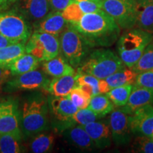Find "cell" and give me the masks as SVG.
Here are the masks:
<instances>
[{"mask_svg":"<svg viewBox=\"0 0 153 153\" xmlns=\"http://www.w3.org/2000/svg\"><path fill=\"white\" fill-rule=\"evenodd\" d=\"M70 24L87 38L93 48L111 46L116 43L121 30L114 19L102 9L85 14L79 22Z\"/></svg>","mask_w":153,"mask_h":153,"instance_id":"6da1fadb","label":"cell"},{"mask_svg":"<svg viewBox=\"0 0 153 153\" xmlns=\"http://www.w3.org/2000/svg\"><path fill=\"white\" fill-rule=\"evenodd\" d=\"M125 67L117 53L111 49L101 48L89 53L77 68V72L91 74L99 79H103Z\"/></svg>","mask_w":153,"mask_h":153,"instance_id":"7a4b0ae2","label":"cell"},{"mask_svg":"<svg viewBox=\"0 0 153 153\" xmlns=\"http://www.w3.org/2000/svg\"><path fill=\"white\" fill-rule=\"evenodd\" d=\"M153 33L139 28L125 30L116 41L117 54L126 67L132 68L144 53Z\"/></svg>","mask_w":153,"mask_h":153,"instance_id":"3957f363","label":"cell"},{"mask_svg":"<svg viewBox=\"0 0 153 153\" xmlns=\"http://www.w3.org/2000/svg\"><path fill=\"white\" fill-rule=\"evenodd\" d=\"M48 107L46 99L38 97L30 99L23 105L20 114V127L25 138L33 137L46 129Z\"/></svg>","mask_w":153,"mask_h":153,"instance_id":"277c9868","label":"cell"},{"mask_svg":"<svg viewBox=\"0 0 153 153\" xmlns=\"http://www.w3.org/2000/svg\"><path fill=\"white\" fill-rule=\"evenodd\" d=\"M59 40L62 56L73 68H78L83 62L93 48L70 23L59 36Z\"/></svg>","mask_w":153,"mask_h":153,"instance_id":"5b68a950","label":"cell"},{"mask_svg":"<svg viewBox=\"0 0 153 153\" xmlns=\"http://www.w3.org/2000/svg\"><path fill=\"white\" fill-rule=\"evenodd\" d=\"M0 33L13 43L26 44L31 35V26L16 9L0 12Z\"/></svg>","mask_w":153,"mask_h":153,"instance_id":"8992f818","label":"cell"},{"mask_svg":"<svg viewBox=\"0 0 153 153\" xmlns=\"http://www.w3.org/2000/svg\"><path fill=\"white\" fill-rule=\"evenodd\" d=\"M26 52L34 55L40 61L51 60L60 53L59 36L34 31L26 43Z\"/></svg>","mask_w":153,"mask_h":153,"instance_id":"52a82bcc","label":"cell"},{"mask_svg":"<svg viewBox=\"0 0 153 153\" xmlns=\"http://www.w3.org/2000/svg\"><path fill=\"white\" fill-rule=\"evenodd\" d=\"M102 10L111 16L121 29L135 27L136 0H102Z\"/></svg>","mask_w":153,"mask_h":153,"instance_id":"ba28073f","label":"cell"},{"mask_svg":"<svg viewBox=\"0 0 153 153\" xmlns=\"http://www.w3.org/2000/svg\"><path fill=\"white\" fill-rule=\"evenodd\" d=\"M51 114L54 118L55 128L62 132L75 126L72 117L78 108L74 106L68 97L53 96L48 99Z\"/></svg>","mask_w":153,"mask_h":153,"instance_id":"9c48e42d","label":"cell"},{"mask_svg":"<svg viewBox=\"0 0 153 153\" xmlns=\"http://www.w3.org/2000/svg\"><path fill=\"white\" fill-rule=\"evenodd\" d=\"M51 80L48 74L41 70H34L26 73L16 75L7 82L6 90L15 91L19 90H33L44 89L47 91Z\"/></svg>","mask_w":153,"mask_h":153,"instance_id":"30bf717a","label":"cell"},{"mask_svg":"<svg viewBox=\"0 0 153 153\" xmlns=\"http://www.w3.org/2000/svg\"><path fill=\"white\" fill-rule=\"evenodd\" d=\"M109 124L112 142L116 146H124L131 143L133 133L130 124V116L121 110H114L110 114Z\"/></svg>","mask_w":153,"mask_h":153,"instance_id":"8fae6325","label":"cell"},{"mask_svg":"<svg viewBox=\"0 0 153 153\" xmlns=\"http://www.w3.org/2000/svg\"><path fill=\"white\" fill-rule=\"evenodd\" d=\"M3 134H12L22 138L20 113L14 101L0 103V135Z\"/></svg>","mask_w":153,"mask_h":153,"instance_id":"7c38bea8","label":"cell"},{"mask_svg":"<svg viewBox=\"0 0 153 153\" xmlns=\"http://www.w3.org/2000/svg\"><path fill=\"white\" fill-rule=\"evenodd\" d=\"M12 8L32 24L39 22L51 11L48 0H16Z\"/></svg>","mask_w":153,"mask_h":153,"instance_id":"4fadbf2b","label":"cell"},{"mask_svg":"<svg viewBox=\"0 0 153 153\" xmlns=\"http://www.w3.org/2000/svg\"><path fill=\"white\" fill-rule=\"evenodd\" d=\"M133 135L152 136L153 131V106L146 105L129 115Z\"/></svg>","mask_w":153,"mask_h":153,"instance_id":"5bb4252c","label":"cell"},{"mask_svg":"<svg viewBox=\"0 0 153 153\" xmlns=\"http://www.w3.org/2000/svg\"><path fill=\"white\" fill-rule=\"evenodd\" d=\"M84 128L97 149L104 150L111 145L112 136L108 119L101 118L84 126Z\"/></svg>","mask_w":153,"mask_h":153,"instance_id":"9a60e30c","label":"cell"},{"mask_svg":"<svg viewBox=\"0 0 153 153\" xmlns=\"http://www.w3.org/2000/svg\"><path fill=\"white\" fill-rule=\"evenodd\" d=\"M66 142L82 151H93L97 147L83 126L75 125L62 132Z\"/></svg>","mask_w":153,"mask_h":153,"instance_id":"2e32d148","label":"cell"},{"mask_svg":"<svg viewBox=\"0 0 153 153\" xmlns=\"http://www.w3.org/2000/svg\"><path fill=\"white\" fill-rule=\"evenodd\" d=\"M68 24L62 11H51L43 19L33 24V27L34 31L45 32L59 36Z\"/></svg>","mask_w":153,"mask_h":153,"instance_id":"e0dca14e","label":"cell"},{"mask_svg":"<svg viewBox=\"0 0 153 153\" xmlns=\"http://www.w3.org/2000/svg\"><path fill=\"white\" fill-rule=\"evenodd\" d=\"M151 105L153 106V91L133 85L128 101L119 109L126 114L131 115L140 107Z\"/></svg>","mask_w":153,"mask_h":153,"instance_id":"ac0fdd59","label":"cell"},{"mask_svg":"<svg viewBox=\"0 0 153 153\" xmlns=\"http://www.w3.org/2000/svg\"><path fill=\"white\" fill-rule=\"evenodd\" d=\"M135 27L153 33V2L151 0H136Z\"/></svg>","mask_w":153,"mask_h":153,"instance_id":"d6986e66","label":"cell"},{"mask_svg":"<svg viewBox=\"0 0 153 153\" xmlns=\"http://www.w3.org/2000/svg\"><path fill=\"white\" fill-rule=\"evenodd\" d=\"M76 86V73L67 74L51 79L47 91L56 97H68Z\"/></svg>","mask_w":153,"mask_h":153,"instance_id":"ffe728a7","label":"cell"},{"mask_svg":"<svg viewBox=\"0 0 153 153\" xmlns=\"http://www.w3.org/2000/svg\"><path fill=\"white\" fill-rule=\"evenodd\" d=\"M42 68L45 74L53 78L75 74L73 67L70 65L65 59L60 55L51 60L43 61Z\"/></svg>","mask_w":153,"mask_h":153,"instance_id":"44dd1931","label":"cell"},{"mask_svg":"<svg viewBox=\"0 0 153 153\" xmlns=\"http://www.w3.org/2000/svg\"><path fill=\"white\" fill-rule=\"evenodd\" d=\"M37 57L30 53H24L19 57L8 68L12 75L16 76L36 70L39 67Z\"/></svg>","mask_w":153,"mask_h":153,"instance_id":"7402d4cb","label":"cell"},{"mask_svg":"<svg viewBox=\"0 0 153 153\" xmlns=\"http://www.w3.org/2000/svg\"><path fill=\"white\" fill-rule=\"evenodd\" d=\"M26 53V44L13 43L0 48V67L8 69L19 57Z\"/></svg>","mask_w":153,"mask_h":153,"instance_id":"603a6c76","label":"cell"},{"mask_svg":"<svg viewBox=\"0 0 153 153\" xmlns=\"http://www.w3.org/2000/svg\"><path fill=\"white\" fill-rule=\"evenodd\" d=\"M137 75V74L131 68L125 67L115 73L111 74L105 80L108 83L110 89H111L113 88L124 85H134Z\"/></svg>","mask_w":153,"mask_h":153,"instance_id":"cb8c5ba5","label":"cell"},{"mask_svg":"<svg viewBox=\"0 0 153 153\" xmlns=\"http://www.w3.org/2000/svg\"><path fill=\"white\" fill-rule=\"evenodd\" d=\"M114 104L106 94H99L91 97L87 108L104 118L114 110Z\"/></svg>","mask_w":153,"mask_h":153,"instance_id":"d4e9b609","label":"cell"},{"mask_svg":"<svg viewBox=\"0 0 153 153\" xmlns=\"http://www.w3.org/2000/svg\"><path fill=\"white\" fill-rule=\"evenodd\" d=\"M55 137V135L52 133L37 134L30 143V150L35 153L48 152L53 148Z\"/></svg>","mask_w":153,"mask_h":153,"instance_id":"484cf974","label":"cell"},{"mask_svg":"<svg viewBox=\"0 0 153 153\" xmlns=\"http://www.w3.org/2000/svg\"><path fill=\"white\" fill-rule=\"evenodd\" d=\"M133 85H128L113 88L106 93L110 100L116 107H122L127 104L131 91L133 90Z\"/></svg>","mask_w":153,"mask_h":153,"instance_id":"4316f807","label":"cell"},{"mask_svg":"<svg viewBox=\"0 0 153 153\" xmlns=\"http://www.w3.org/2000/svg\"><path fill=\"white\" fill-rule=\"evenodd\" d=\"M22 137H17L12 134L0 135V152L1 153H19L22 152L20 142Z\"/></svg>","mask_w":153,"mask_h":153,"instance_id":"83f0119b","label":"cell"},{"mask_svg":"<svg viewBox=\"0 0 153 153\" xmlns=\"http://www.w3.org/2000/svg\"><path fill=\"white\" fill-rule=\"evenodd\" d=\"M137 74L153 69V38L136 64L131 68Z\"/></svg>","mask_w":153,"mask_h":153,"instance_id":"f1b7e54d","label":"cell"},{"mask_svg":"<svg viewBox=\"0 0 153 153\" xmlns=\"http://www.w3.org/2000/svg\"><path fill=\"white\" fill-rule=\"evenodd\" d=\"M131 152L153 153V137L137 135L131 144Z\"/></svg>","mask_w":153,"mask_h":153,"instance_id":"f546056e","label":"cell"},{"mask_svg":"<svg viewBox=\"0 0 153 153\" xmlns=\"http://www.w3.org/2000/svg\"><path fill=\"white\" fill-rule=\"evenodd\" d=\"M101 118H103L89 108L78 109L72 117L75 125H81L83 126L91 122L100 120Z\"/></svg>","mask_w":153,"mask_h":153,"instance_id":"4dcf8cb0","label":"cell"},{"mask_svg":"<svg viewBox=\"0 0 153 153\" xmlns=\"http://www.w3.org/2000/svg\"><path fill=\"white\" fill-rule=\"evenodd\" d=\"M68 97L78 109L87 108L91 98V96L85 92L79 86L74 87Z\"/></svg>","mask_w":153,"mask_h":153,"instance_id":"1f68e13d","label":"cell"},{"mask_svg":"<svg viewBox=\"0 0 153 153\" xmlns=\"http://www.w3.org/2000/svg\"><path fill=\"white\" fill-rule=\"evenodd\" d=\"M62 14L67 22L72 24L79 22V19L85 14L82 12L78 4L73 1L62 11Z\"/></svg>","mask_w":153,"mask_h":153,"instance_id":"d6a6232c","label":"cell"},{"mask_svg":"<svg viewBox=\"0 0 153 153\" xmlns=\"http://www.w3.org/2000/svg\"><path fill=\"white\" fill-rule=\"evenodd\" d=\"M134 85L153 91V69L137 74Z\"/></svg>","mask_w":153,"mask_h":153,"instance_id":"836d02e7","label":"cell"},{"mask_svg":"<svg viewBox=\"0 0 153 153\" xmlns=\"http://www.w3.org/2000/svg\"><path fill=\"white\" fill-rule=\"evenodd\" d=\"M84 14L97 12L102 9V0H74Z\"/></svg>","mask_w":153,"mask_h":153,"instance_id":"e575fe53","label":"cell"},{"mask_svg":"<svg viewBox=\"0 0 153 153\" xmlns=\"http://www.w3.org/2000/svg\"><path fill=\"white\" fill-rule=\"evenodd\" d=\"M74 0H48L51 11H62Z\"/></svg>","mask_w":153,"mask_h":153,"instance_id":"d590c367","label":"cell"},{"mask_svg":"<svg viewBox=\"0 0 153 153\" xmlns=\"http://www.w3.org/2000/svg\"><path fill=\"white\" fill-rule=\"evenodd\" d=\"M16 0H0V12L12 7Z\"/></svg>","mask_w":153,"mask_h":153,"instance_id":"8d00e7d4","label":"cell"},{"mask_svg":"<svg viewBox=\"0 0 153 153\" xmlns=\"http://www.w3.org/2000/svg\"><path fill=\"white\" fill-rule=\"evenodd\" d=\"M111 90L109 86L105 79H99V94H106Z\"/></svg>","mask_w":153,"mask_h":153,"instance_id":"74e56055","label":"cell"},{"mask_svg":"<svg viewBox=\"0 0 153 153\" xmlns=\"http://www.w3.org/2000/svg\"><path fill=\"white\" fill-rule=\"evenodd\" d=\"M11 72L9 69L0 67V85L4 82L11 76Z\"/></svg>","mask_w":153,"mask_h":153,"instance_id":"f35d334b","label":"cell"},{"mask_svg":"<svg viewBox=\"0 0 153 153\" xmlns=\"http://www.w3.org/2000/svg\"><path fill=\"white\" fill-rule=\"evenodd\" d=\"M11 44H13L12 42H11L9 39H7V38L0 33V48L7 46Z\"/></svg>","mask_w":153,"mask_h":153,"instance_id":"ab89813d","label":"cell"},{"mask_svg":"<svg viewBox=\"0 0 153 153\" xmlns=\"http://www.w3.org/2000/svg\"><path fill=\"white\" fill-rule=\"evenodd\" d=\"M152 136L153 137V131H152Z\"/></svg>","mask_w":153,"mask_h":153,"instance_id":"60d3db41","label":"cell"},{"mask_svg":"<svg viewBox=\"0 0 153 153\" xmlns=\"http://www.w3.org/2000/svg\"><path fill=\"white\" fill-rule=\"evenodd\" d=\"M151 1H152V2H153V0H151Z\"/></svg>","mask_w":153,"mask_h":153,"instance_id":"b9f144b4","label":"cell"}]
</instances>
